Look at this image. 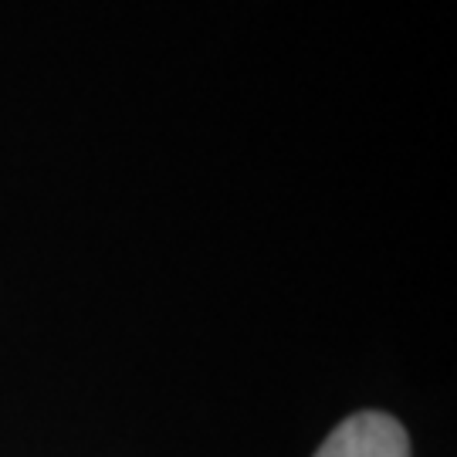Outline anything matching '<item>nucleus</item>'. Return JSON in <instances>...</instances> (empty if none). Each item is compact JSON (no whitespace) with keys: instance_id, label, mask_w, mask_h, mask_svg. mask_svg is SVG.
Here are the masks:
<instances>
[{"instance_id":"f257e3e1","label":"nucleus","mask_w":457,"mask_h":457,"mask_svg":"<svg viewBox=\"0 0 457 457\" xmlns=\"http://www.w3.org/2000/svg\"><path fill=\"white\" fill-rule=\"evenodd\" d=\"M315 457H410V441L386 413H356L328 434Z\"/></svg>"}]
</instances>
